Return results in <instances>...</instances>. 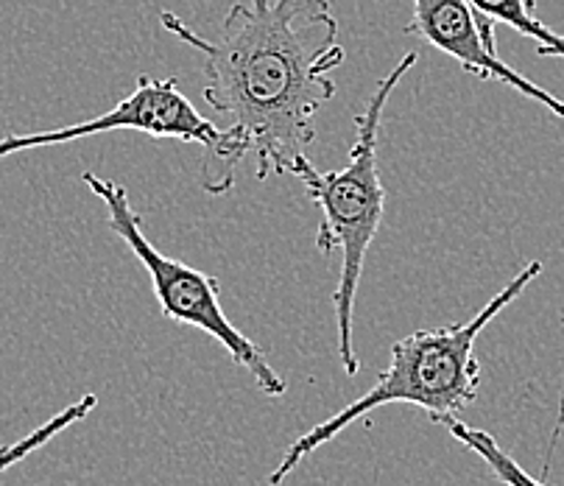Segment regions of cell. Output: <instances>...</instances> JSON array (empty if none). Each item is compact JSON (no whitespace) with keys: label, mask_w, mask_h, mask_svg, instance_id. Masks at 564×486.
Masks as SVG:
<instances>
[{"label":"cell","mask_w":564,"mask_h":486,"mask_svg":"<svg viewBox=\"0 0 564 486\" xmlns=\"http://www.w3.org/2000/svg\"><path fill=\"white\" fill-rule=\"evenodd\" d=\"M160 23L205 56L202 96L229 120L202 154V187L227 193L249 154L258 160V180L289 174L316 140V115L336 96L333 71L344 65L330 0L232 3L216 40L196 34L169 9Z\"/></svg>","instance_id":"cell-1"},{"label":"cell","mask_w":564,"mask_h":486,"mask_svg":"<svg viewBox=\"0 0 564 486\" xmlns=\"http://www.w3.org/2000/svg\"><path fill=\"white\" fill-rule=\"evenodd\" d=\"M540 274L542 263L534 260L509 285H503L469 322L447 324V327H436V331H416L394 342L391 364L386 372H380L378 384L367 395H360L358 400H352L341 411L327 417L325 422H318L316 428L294 439L289 444V451L282 453L274 473L269 475V484L280 486L313 451L333 442L355 420H364L372 411H378L380 406H389V402L416 406L433 422H438L442 417H458V411L473 406L480 386V364L475 358L478 336Z\"/></svg>","instance_id":"cell-2"},{"label":"cell","mask_w":564,"mask_h":486,"mask_svg":"<svg viewBox=\"0 0 564 486\" xmlns=\"http://www.w3.org/2000/svg\"><path fill=\"white\" fill-rule=\"evenodd\" d=\"M420 54H405L394 65V71L378 85L369 98L367 109L355 118V143L349 160L341 171H318L305 154L291 162L289 174L305 185L313 205L322 210V224L316 233V249L322 255L341 252V274L333 291L338 331V358L349 378L360 372V360L352 344V316L355 294H358L360 277L367 252L378 235L386 213V187L380 182L378 169V140L383 127V109L400 82L409 76Z\"/></svg>","instance_id":"cell-3"},{"label":"cell","mask_w":564,"mask_h":486,"mask_svg":"<svg viewBox=\"0 0 564 486\" xmlns=\"http://www.w3.org/2000/svg\"><path fill=\"white\" fill-rule=\"evenodd\" d=\"M82 182L90 187L93 196L101 198L104 210H107L109 229L132 249V255L145 269L163 316L176 324L196 327V331L216 338V344H221V347L227 349L229 358L252 375L254 384L260 386L263 395H285V391H289V384L271 369L263 349H260L252 338L243 336V333L229 322L227 313H224L218 280H213L205 271L191 269V266L182 263V260L169 258V255H163L154 244H151L149 235H145L143 218H140V213L132 207V198H129L127 187L118 185V182L112 180H104V176L93 174V171H85V174H82Z\"/></svg>","instance_id":"cell-4"},{"label":"cell","mask_w":564,"mask_h":486,"mask_svg":"<svg viewBox=\"0 0 564 486\" xmlns=\"http://www.w3.org/2000/svg\"><path fill=\"white\" fill-rule=\"evenodd\" d=\"M118 129L143 132L151 138H174L182 143H198L202 149H210L221 138V129L187 101L176 78H154L143 73V76H138L132 96L123 98L112 112L82 120L73 127L48 129V132L0 138V160L18 154V151L73 143V140L93 138V134L101 132H118Z\"/></svg>","instance_id":"cell-5"},{"label":"cell","mask_w":564,"mask_h":486,"mask_svg":"<svg viewBox=\"0 0 564 486\" xmlns=\"http://www.w3.org/2000/svg\"><path fill=\"white\" fill-rule=\"evenodd\" d=\"M405 34H416L427 45L456 60L473 76L484 82H500L551 109L556 118H564L562 98L534 85L529 76H522L500 60L498 45H495V25L480 20L467 0H414V18L405 25Z\"/></svg>","instance_id":"cell-6"},{"label":"cell","mask_w":564,"mask_h":486,"mask_svg":"<svg viewBox=\"0 0 564 486\" xmlns=\"http://www.w3.org/2000/svg\"><path fill=\"white\" fill-rule=\"evenodd\" d=\"M473 12L487 23H506L522 36H531L536 43L540 56H562L564 60V36L547 29L536 18L534 0H467Z\"/></svg>","instance_id":"cell-7"},{"label":"cell","mask_w":564,"mask_h":486,"mask_svg":"<svg viewBox=\"0 0 564 486\" xmlns=\"http://www.w3.org/2000/svg\"><path fill=\"white\" fill-rule=\"evenodd\" d=\"M438 422L447 428V433H451L456 442H462L464 447H469V451L480 458V462L489 464V469H492V473L498 475V480H503L506 486H547L542 478H534V475L525 473V469L495 442L492 433L478 431V428L467 425V422H462L458 417H442Z\"/></svg>","instance_id":"cell-8"},{"label":"cell","mask_w":564,"mask_h":486,"mask_svg":"<svg viewBox=\"0 0 564 486\" xmlns=\"http://www.w3.org/2000/svg\"><path fill=\"white\" fill-rule=\"evenodd\" d=\"M96 406H98V397L96 395H85L82 400L73 402V406L62 409L59 414L51 417L48 422H43L40 428H34L31 433H25L23 439L7 444V447H0V473H7L9 467H14V464H20L23 458H29L31 453L40 451L43 444H48L51 439L59 436V433L67 431L70 425L87 420V417H90V411L96 409Z\"/></svg>","instance_id":"cell-9"}]
</instances>
